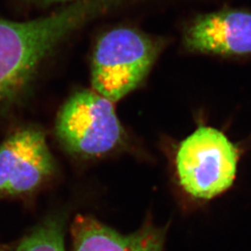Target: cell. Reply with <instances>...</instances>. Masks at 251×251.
Wrapping results in <instances>:
<instances>
[{
  "mask_svg": "<svg viewBox=\"0 0 251 251\" xmlns=\"http://www.w3.org/2000/svg\"><path fill=\"white\" fill-rule=\"evenodd\" d=\"M37 2H40V3H43V4H57V3H60V4H64V3H70V2H75L77 0H36Z\"/></svg>",
  "mask_w": 251,
  "mask_h": 251,
  "instance_id": "obj_9",
  "label": "cell"
},
{
  "mask_svg": "<svg viewBox=\"0 0 251 251\" xmlns=\"http://www.w3.org/2000/svg\"><path fill=\"white\" fill-rule=\"evenodd\" d=\"M73 251H163L166 230L147 221L124 234L90 215L76 216L71 226Z\"/></svg>",
  "mask_w": 251,
  "mask_h": 251,
  "instance_id": "obj_7",
  "label": "cell"
},
{
  "mask_svg": "<svg viewBox=\"0 0 251 251\" xmlns=\"http://www.w3.org/2000/svg\"><path fill=\"white\" fill-rule=\"evenodd\" d=\"M54 168L41 129L28 126L13 132L0 145V200L31 195L52 176Z\"/></svg>",
  "mask_w": 251,
  "mask_h": 251,
  "instance_id": "obj_5",
  "label": "cell"
},
{
  "mask_svg": "<svg viewBox=\"0 0 251 251\" xmlns=\"http://www.w3.org/2000/svg\"><path fill=\"white\" fill-rule=\"evenodd\" d=\"M63 220L52 216L35 228L15 251H64Z\"/></svg>",
  "mask_w": 251,
  "mask_h": 251,
  "instance_id": "obj_8",
  "label": "cell"
},
{
  "mask_svg": "<svg viewBox=\"0 0 251 251\" xmlns=\"http://www.w3.org/2000/svg\"><path fill=\"white\" fill-rule=\"evenodd\" d=\"M55 132L68 152L84 157L113 152L126 138L114 102L93 90H79L64 102Z\"/></svg>",
  "mask_w": 251,
  "mask_h": 251,
  "instance_id": "obj_4",
  "label": "cell"
},
{
  "mask_svg": "<svg viewBox=\"0 0 251 251\" xmlns=\"http://www.w3.org/2000/svg\"><path fill=\"white\" fill-rule=\"evenodd\" d=\"M161 50V41L136 29L110 30L93 52L92 90L113 102L123 99L144 82Z\"/></svg>",
  "mask_w": 251,
  "mask_h": 251,
  "instance_id": "obj_2",
  "label": "cell"
},
{
  "mask_svg": "<svg viewBox=\"0 0 251 251\" xmlns=\"http://www.w3.org/2000/svg\"><path fill=\"white\" fill-rule=\"evenodd\" d=\"M183 44L200 53L251 55V11L229 9L199 16L185 31Z\"/></svg>",
  "mask_w": 251,
  "mask_h": 251,
  "instance_id": "obj_6",
  "label": "cell"
},
{
  "mask_svg": "<svg viewBox=\"0 0 251 251\" xmlns=\"http://www.w3.org/2000/svg\"><path fill=\"white\" fill-rule=\"evenodd\" d=\"M105 1L77 0L25 22L0 16V116L23 97L41 63Z\"/></svg>",
  "mask_w": 251,
  "mask_h": 251,
  "instance_id": "obj_1",
  "label": "cell"
},
{
  "mask_svg": "<svg viewBox=\"0 0 251 251\" xmlns=\"http://www.w3.org/2000/svg\"><path fill=\"white\" fill-rule=\"evenodd\" d=\"M239 151L219 129L200 126L176 153L179 184L193 198L211 199L233 185Z\"/></svg>",
  "mask_w": 251,
  "mask_h": 251,
  "instance_id": "obj_3",
  "label": "cell"
}]
</instances>
